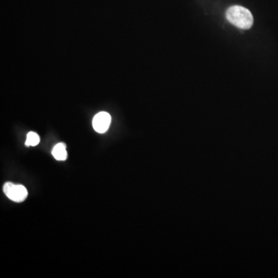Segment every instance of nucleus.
<instances>
[{
    "instance_id": "1",
    "label": "nucleus",
    "mask_w": 278,
    "mask_h": 278,
    "mask_svg": "<svg viewBox=\"0 0 278 278\" xmlns=\"http://www.w3.org/2000/svg\"><path fill=\"white\" fill-rule=\"evenodd\" d=\"M226 16L229 23L243 30H248L254 23L252 13L247 8L240 5L229 7Z\"/></svg>"
},
{
    "instance_id": "2",
    "label": "nucleus",
    "mask_w": 278,
    "mask_h": 278,
    "mask_svg": "<svg viewBox=\"0 0 278 278\" xmlns=\"http://www.w3.org/2000/svg\"><path fill=\"white\" fill-rule=\"evenodd\" d=\"M3 192L6 197L16 203L24 201L28 196L27 190L23 185H16L6 183L3 186Z\"/></svg>"
},
{
    "instance_id": "3",
    "label": "nucleus",
    "mask_w": 278,
    "mask_h": 278,
    "mask_svg": "<svg viewBox=\"0 0 278 278\" xmlns=\"http://www.w3.org/2000/svg\"><path fill=\"white\" fill-rule=\"evenodd\" d=\"M111 121V115L102 111L94 116L93 119V128L98 133H104L109 129Z\"/></svg>"
},
{
    "instance_id": "4",
    "label": "nucleus",
    "mask_w": 278,
    "mask_h": 278,
    "mask_svg": "<svg viewBox=\"0 0 278 278\" xmlns=\"http://www.w3.org/2000/svg\"><path fill=\"white\" fill-rule=\"evenodd\" d=\"M53 155H54L55 159L58 161H65L68 157V153H67L66 144L64 143H59L56 144L52 151Z\"/></svg>"
},
{
    "instance_id": "5",
    "label": "nucleus",
    "mask_w": 278,
    "mask_h": 278,
    "mask_svg": "<svg viewBox=\"0 0 278 278\" xmlns=\"http://www.w3.org/2000/svg\"><path fill=\"white\" fill-rule=\"evenodd\" d=\"M40 136L35 132H30L28 133L25 144L26 146H36L40 143Z\"/></svg>"
}]
</instances>
